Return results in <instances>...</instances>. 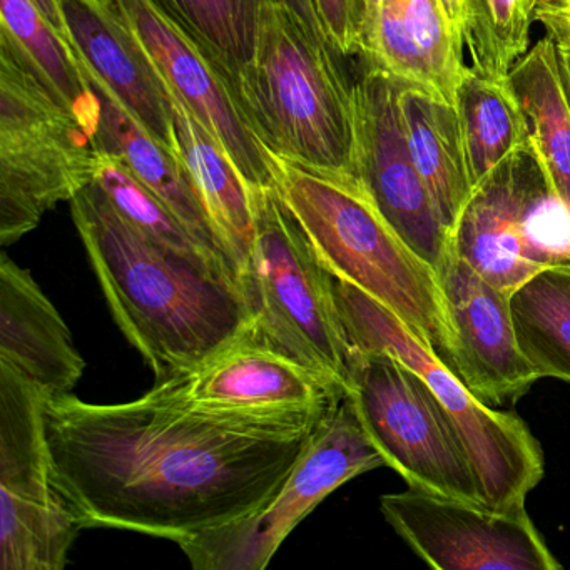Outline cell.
<instances>
[{"mask_svg":"<svg viewBox=\"0 0 570 570\" xmlns=\"http://www.w3.org/2000/svg\"><path fill=\"white\" fill-rule=\"evenodd\" d=\"M82 525L66 502L0 493V569L62 570Z\"/></svg>","mask_w":570,"mask_h":570,"instance_id":"29","label":"cell"},{"mask_svg":"<svg viewBox=\"0 0 570 570\" xmlns=\"http://www.w3.org/2000/svg\"><path fill=\"white\" fill-rule=\"evenodd\" d=\"M439 279L452 325L450 368L487 405L515 403L540 375L520 348L510 296L490 285L453 248Z\"/></svg>","mask_w":570,"mask_h":570,"instance_id":"15","label":"cell"},{"mask_svg":"<svg viewBox=\"0 0 570 570\" xmlns=\"http://www.w3.org/2000/svg\"><path fill=\"white\" fill-rule=\"evenodd\" d=\"M233 79L255 58L263 18L279 0H149Z\"/></svg>","mask_w":570,"mask_h":570,"instance_id":"28","label":"cell"},{"mask_svg":"<svg viewBox=\"0 0 570 570\" xmlns=\"http://www.w3.org/2000/svg\"><path fill=\"white\" fill-rule=\"evenodd\" d=\"M171 105L179 158L191 176L213 232L243 289L255 243L252 189L218 139L209 135L173 92Z\"/></svg>","mask_w":570,"mask_h":570,"instance_id":"19","label":"cell"},{"mask_svg":"<svg viewBox=\"0 0 570 570\" xmlns=\"http://www.w3.org/2000/svg\"><path fill=\"white\" fill-rule=\"evenodd\" d=\"M380 510L410 549L433 569H562L525 507L495 510L409 489L382 495Z\"/></svg>","mask_w":570,"mask_h":570,"instance_id":"11","label":"cell"},{"mask_svg":"<svg viewBox=\"0 0 570 570\" xmlns=\"http://www.w3.org/2000/svg\"><path fill=\"white\" fill-rule=\"evenodd\" d=\"M69 203L112 318L156 383L195 372L252 330L236 283L146 236L96 183Z\"/></svg>","mask_w":570,"mask_h":570,"instance_id":"2","label":"cell"},{"mask_svg":"<svg viewBox=\"0 0 570 570\" xmlns=\"http://www.w3.org/2000/svg\"><path fill=\"white\" fill-rule=\"evenodd\" d=\"M507 79L525 116L530 148L570 209V105L552 39L535 42Z\"/></svg>","mask_w":570,"mask_h":570,"instance_id":"23","label":"cell"},{"mask_svg":"<svg viewBox=\"0 0 570 570\" xmlns=\"http://www.w3.org/2000/svg\"><path fill=\"white\" fill-rule=\"evenodd\" d=\"M345 393L386 466L410 489L483 505L462 436L415 370L385 350L352 346Z\"/></svg>","mask_w":570,"mask_h":570,"instance_id":"8","label":"cell"},{"mask_svg":"<svg viewBox=\"0 0 570 570\" xmlns=\"http://www.w3.org/2000/svg\"><path fill=\"white\" fill-rule=\"evenodd\" d=\"M255 243L243 293L253 333L266 345L345 389L350 346L322 265L279 189H252Z\"/></svg>","mask_w":570,"mask_h":570,"instance_id":"6","label":"cell"},{"mask_svg":"<svg viewBox=\"0 0 570 570\" xmlns=\"http://www.w3.org/2000/svg\"><path fill=\"white\" fill-rule=\"evenodd\" d=\"M557 59H559L560 76H562L563 88L570 105V48L556 46Z\"/></svg>","mask_w":570,"mask_h":570,"instance_id":"34","label":"cell"},{"mask_svg":"<svg viewBox=\"0 0 570 570\" xmlns=\"http://www.w3.org/2000/svg\"><path fill=\"white\" fill-rule=\"evenodd\" d=\"M169 91L218 139L249 189H279L282 159L259 138L233 79L149 0H116Z\"/></svg>","mask_w":570,"mask_h":570,"instance_id":"13","label":"cell"},{"mask_svg":"<svg viewBox=\"0 0 570 570\" xmlns=\"http://www.w3.org/2000/svg\"><path fill=\"white\" fill-rule=\"evenodd\" d=\"M402 79L366 65L353 85L356 175L386 222L436 275L452 249L449 232L416 169L400 106Z\"/></svg>","mask_w":570,"mask_h":570,"instance_id":"12","label":"cell"},{"mask_svg":"<svg viewBox=\"0 0 570 570\" xmlns=\"http://www.w3.org/2000/svg\"><path fill=\"white\" fill-rule=\"evenodd\" d=\"M0 32L11 39L32 71L96 138L101 102L72 46L31 0H0Z\"/></svg>","mask_w":570,"mask_h":570,"instance_id":"24","label":"cell"},{"mask_svg":"<svg viewBox=\"0 0 570 570\" xmlns=\"http://www.w3.org/2000/svg\"><path fill=\"white\" fill-rule=\"evenodd\" d=\"M48 399L41 386L0 363V493L31 502H65L52 483Z\"/></svg>","mask_w":570,"mask_h":570,"instance_id":"22","label":"cell"},{"mask_svg":"<svg viewBox=\"0 0 570 570\" xmlns=\"http://www.w3.org/2000/svg\"><path fill=\"white\" fill-rule=\"evenodd\" d=\"M32 4L41 11V14L51 22L52 28L69 42L68 24H66L62 0H31ZM71 45V42H69Z\"/></svg>","mask_w":570,"mask_h":570,"instance_id":"33","label":"cell"},{"mask_svg":"<svg viewBox=\"0 0 570 570\" xmlns=\"http://www.w3.org/2000/svg\"><path fill=\"white\" fill-rule=\"evenodd\" d=\"M533 19L546 28L553 45L570 48V0H563L560 4L537 6Z\"/></svg>","mask_w":570,"mask_h":570,"instance_id":"32","label":"cell"},{"mask_svg":"<svg viewBox=\"0 0 570 570\" xmlns=\"http://www.w3.org/2000/svg\"><path fill=\"white\" fill-rule=\"evenodd\" d=\"M279 193L333 278L382 303L449 365L452 325L439 275L386 222L362 178L282 159Z\"/></svg>","mask_w":570,"mask_h":570,"instance_id":"3","label":"cell"},{"mask_svg":"<svg viewBox=\"0 0 570 570\" xmlns=\"http://www.w3.org/2000/svg\"><path fill=\"white\" fill-rule=\"evenodd\" d=\"M335 299L350 346L392 353L435 393L462 436L483 505L525 507L527 495L543 479L542 446L525 422L483 403L406 323L352 283L335 278Z\"/></svg>","mask_w":570,"mask_h":570,"instance_id":"7","label":"cell"},{"mask_svg":"<svg viewBox=\"0 0 570 570\" xmlns=\"http://www.w3.org/2000/svg\"><path fill=\"white\" fill-rule=\"evenodd\" d=\"M85 66V65H82ZM86 69V68H85ZM89 82L101 102L96 146L99 151L118 158L149 191L155 193L186 228L203 243L223 252L213 232L205 206L193 185L191 176L178 153L146 131L86 69ZM226 255V253H225Z\"/></svg>","mask_w":570,"mask_h":570,"instance_id":"20","label":"cell"},{"mask_svg":"<svg viewBox=\"0 0 570 570\" xmlns=\"http://www.w3.org/2000/svg\"><path fill=\"white\" fill-rule=\"evenodd\" d=\"M452 248L509 296L546 269L570 268V209L530 146L473 188Z\"/></svg>","mask_w":570,"mask_h":570,"instance_id":"9","label":"cell"},{"mask_svg":"<svg viewBox=\"0 0 570 570\" xmlns=\"http://www.w3.org/2000/svg\"><path fill=\"white\" fill-rule=\"evenodd\" d=\"M386 466L348 399L316 423L308 445L279 489L259 509L179 543L198 570H263L286 537L330 493Z\"/></svg>","mask_w":570,"mask_h":570,"instance_id":"10","label":"cell"},{"mask_svg":"<svg viewBox=\"0 0 570 570\" xmlns=\"http://www.w3.org/2000/svg\"><path fill=\"white\" fill-rule=\"evenodd\" d=\"M517 340L540 379L570 382V268L539 273L510 296Z\"/></svg>","mask_w":570,"mask_h":570,"instance_id":"27","label":"cell"},{"mask_svg":"<svg viewBox=\"0 0 570 570\" xmlns=\"http://www.w3.org/2000/svg\"><path fill=\"white\" fill-rule=\"evenodd\" d=\"M560 2H563V0H533V9H535L537 6H553L560 4Z\"/></svg>","mask_w":570,"mask_h":570,"instance_id":"36","label":"cell"},{"mask_svg":"<svg viewBox=\"0 0 570 570\" xmlns=\"http://www.w3.org/2000/svg\"><path fill=\"white\" fill-rule=\"evenodd\" d=\"M330 46L342 58L363 55L365 0H313Z\"/></svg>","mask_w":570,"mask_h":570,"instance_id":"31","label":"cell"},{"mask_svg":"<svg viewBox=\"0 0 570 570\" xmlns=\"http://www.w3.org/2000/svg\"><path fill=\"white\" fill-rule=\"evenodd\" d=\"M338 58L295 12L275 2L263 18L255 58L235 86L276 158L356 175L355 95Z\"/></svg>","mask_w":570,"mask_h":570,"instance_id":"4","label":"cell"},{"mask_svg":"<svg viewBox=\"0 0 570 570\" xmlns=\"http://www.w3.org/2000/svg\"><path fill=\"white\" fill-rule=\"evenodd\" d=\"M206 412L253 419L325 415L345 389L276 352L252 330L188 375L166 380Z\"/></svg>","mask_w":570,"mask_h":570,"instance_id":"14","label":"cell"},{"mask_svg":"<svg viewBox=\"0 0 570 570\" xmlns=\"http://www.w3.org/2000/svg\"><path fill=\"white\" fill-rule=\"evenodd\" d=\"M69 42L102 88L159 142L178 153L171 92L118 4L62 0Z\"/></svg>","mask_w":570,"mask_h":570,"instance_id":"16","label":"cell"},{"mask_svg":"<svg viewBox=\"0 0 570 570\" xmlns=\"http://www.w3.org/2000/svg\"><path fill=\"white\" fill-rule=\"evenodd\" d=\"M455 108L473 188L510 156L529 148L525 116L509 79L469 66L456 89Z\"/></svg>","mask_w":570,"mask_h":570,"instance_id":"25","label":"cell"},{"mask_svg":"<svg viewBox=\"0 0 570 570\" xmlns=\"http://www.w3.org/2000/svg\"><path fill=\"white\" fill-rule=\"evenodd\" d=\"M99 149L0 32V245H14L46 213L95 183Z\"/></svg>","mask_w":570,"mask_h":570,"instance_id":"5","label":"cell"},{"mask_svg":"<svg viewBox=\"0 0 570 570\" xmlns=\"http://www.w3.org/2000/svg\"><path fill=\"white\" fill-rule=\"evenodd\" d=\"M465 52L463 0H380L362 58L455 106Z\"/></svg>","mask_w":570,"mask_h":570,"instance_id":"17","label":"cell"},{"mask_svg":"<svg viewBox=\"0 0 570 570\" xmlns=\"http://www.w3.org/2000/svg\"><path fill=\"white\" fill-rule=\"evenodd\" d=\"M52 483L82 529L193 539L255 512L298 462L320 416L206 412L171 382L135 402L49 396Z\"/></svg>","mask_w":570,"mask_h":570,"instance_id":"1","label":"cell"},{"mask_svg":"<svg viewBox=\"0 0 570 570\" xmlns=\"http://www.w3.org/2000/svg\"><path fill=\"white\" fill-rule=\"evenodd\" d=\"M95 2H98L99 6H102V8H115L116 0H95Z\"/></svg>","mask_w":570,"mask_h":570,"instance_id":"37","label":"cell"},{"mask_svg":"<svg viewBox=\"0 0 570 570\" xmlns=\"http://www.w3.org/2000/svg\"><path fill=\"white\" fill-rule=\"evenodd\" d=\"M95 183L129 223L181 258L239 285L238 275L225 253L203 243L181 219L149 191L118 158L99 151ZM243 292V289H242Z\"/></svg>","mask_w":570,"mask_h":570,"instance_id":"26","label":"cell"},{"mask_svg":"<svg viewBox=\"0 0 570 570\" xmlns=\"http://www.w3.org/2000/svg\"><path fill=\"white\" fill-rule=\"evenodd\" d=\"M0 363L49 396L69 395L86 368L55 303L6 253L0 258Z\"/></svg>","mask_w":570,"mask_h":570,"instance_id":"18","label":"cell"},{"mask_svg":"<svg viewBox=\"0 0 570 570\" xmlns=\"http://www.w3.org/2000/svg\"><path fill=\"white\" fill-rule=\"evenodd\" d=\"M380 0H365L366 19H365V36H363V48H365L366 35L372 29L375 22L376 12H379ZM363 56V55H362Z\"/></svg>","mask_w":570,"mask_h":570,"instance_id":"35","label":"cell"},{"mask_svg":"<svg viewBox=\"0 0 570 570\" xmlns=\"http://www.w3.org/2000/svg\"><path fill=\"white\" fill-rule=\"evenodd\" d=\"M403 125L416 169L443 225L452 233L473 191L455 106L412 82L400 89Z\"/></svg>","mask_w":570,"mask_h":570,"instance_id":"21","label":"cell"},{"mask_svg":"<svg viewBox=\"0 0 570 570\" xmlns=\"http://www.w3.org/2000/svg\"><path fill=\"white\" fill-rule=\"evenodd\" d=\"M463 11L470 68L507 78L530 49L533 0H463Z\"/></svg>","mask_w":570,"mask_h":570,"instance_id":"30","label":"cell"}]
</instances>
